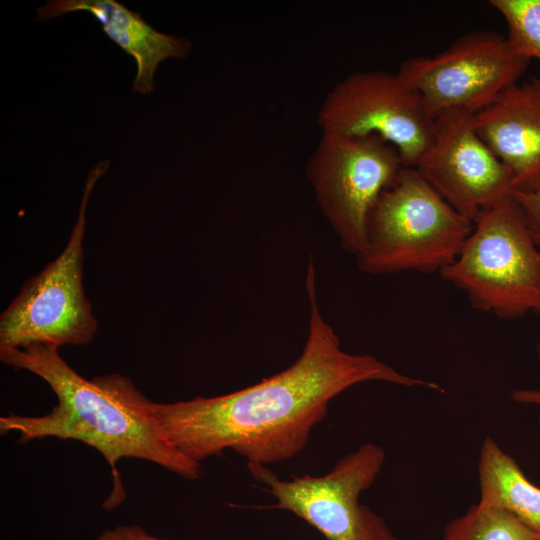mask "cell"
Wrapping results in <instances>:
<instances>
[{
  "label": "cell",
  "instance_id": "10",
  "mask_svg": "<svg viewBox=\"0 0 540 540\" xmlns=\"http://www.w3.org/2000/svg\"><path fill=\"white\" fill-rule=\"evenodd\" d=\"M472 113L452 110L434 119L432 141L415 168L456 211L473 223L511 195V171L478 135Z\"/></svg>",
  "mask_w": 540,
  "mask_h": 540
},
{
  "label": "cell",
  "instance_id": "19",
  "mask_svg": "<svg viewBox=\"0 0 540 540\" xmlns=\"http://www.w3.org/2000/svg\"><path fill=\"white\" fill-rule=\"evenodd\" d=\"M532 540H540V532L534 533Z\"/></svg>",
  "mask_w": 540,
  "mask_h": 540
},
{
  "label": "cell",
  "instance_id": "4",
  "mask_svg": "<svg viewBox=\"0 0 540 540\" xmlns=\"http://www.w3.org/2000/svg\"><path fill=\"white\" fill-rule=\"evenodd\" d=\"M440 273L476 310L501 319L540 313V247L511 195L478 217L455 261Z\"/></svg>",
  "mask_w": 540,
  "mask_h": 540
},
{
  "label": "cell",
  "instance_id": "8",
  "mask_svg": "<svg viewBox=\"0 0 540 540\" xmlns=\"http://www.w3.org/2000/svg\"><path fill=\"white\" fill-rule=\"evenodd\" d=\"M530 61L507 36L483 30L462 35L435 56L407 59L397 73L435 119L452 110L477 113L517 83Z\"/></svg>",
  "mask_w": 540,
  "mask_h": 540
},
{
  "label": "cell",
  "instance_id": "3",
  "mask_svg": "<svg viewBox=\"0 0 540 540\" xmlns=\"http://www.w3.org/2000/svg\"><path fill=\"white\" fill-rule=\"evenodd\" d=\"M473 227L415 167L403 166L371 211L357 263L371 275L441 272L455 261Z\"/></svg>",
  "mask_w": 540,
  "mask_h": 540
},
{
  "label": "cell",
  "instance_id": "7",
  "mask_svg": "<svg viewBox=\"0 0 540 540\" xmlns=\"http://www.w3.org/2000/svg\"><path fill=\"white\" fill-rule=\"evenodd\" d=\"M384 449L366 443L322 476L283 480L264 464L247 463L252 477L276 499L272 508L294 513L326 540H398L385 521L359 502L385 462Z\"/></svg>",
  "mask_w": 540,
  "mask_h": 540
},
{
  "label": "cell",
  "instance_id": "2",
  "mask_svg": "<svg viewBox=\"0 0 540 540\" xmlns=\"http://www.w3.org/2000/svg\"><path fill=\"white\" fill-rule=\"evenodd\" d=\"M1 361L45 381L57 397L40 416L10 413L0 418V433H17L22 443L44 438L76 440L96 449L109 464L112 490L103 502L110 511L126 499L118 471L122 458L150 461L187 480L201 475L200 463L166 438L149 400L126 376L112 373L88 380L73 370L58 348L31 345L0 350Z\"/></svg>",
  "mask_w": 540,
  "mask_h": 540
},
{
  "label": "cell",
  "instance_id": "12",
  "mask_svg": "<svg viewBox=\"0 0 540 540\" xmlns=\"http://www.w3.org/2000/svg\"><path fill=\"white\" fill-rule=\"evenodd\" d=\"M76 11L89 12L102 25L104 33L135 59L134 92L151 93L159 63L168 58H185L190 53L189 40L159 32L139 13L115 0L48 1L37 9V20L47 21Z\"/></svg>",
  "mask_w": 540,
  "mask_h": 540
},
{
  "label": "cell",
  "instance_id": "6",
  "mask_svg": "<svg viewBox=\"0 0 540 540\" xmlns=\"http://www.w3.org/2000/svg\"><path fill=\"white\" fill-rule=\"evenodd\" d=\"M396 149L378 136L322 132L306 164L316 201L341 246L365 247L371 211L403 167Z\"/></svg>",
  "mask_w": 540,
  "mask_h": 540
},
{
  "label": "cell",
  "instance_id": "14",
  "mask_svg": "<svg viewBox=\"0 0 540 540\" xmlns=\"http://www.w3.org/2000/svg\"><path fill=\"white\" fill-rule=\"evenodd\" d=\"M533 535L512 514L477 503L449 522L441 540H532Z\"/></svg>",
  "mask_w": 540,
  "mask_h": 540
},
{
  "label": "cell",
  "instance_id": "1",
  "mask_svg": "<svg viewBox=\"0 0 540 540\" xmlns=\"http://www.w3.org/2000/svg\"><path fill=\"white\" fill-rule=\"evenodd\" d=\"M305 289L310 315L303 350L288 368L249 387L214 397L155 403L154 414L168 441L200 463L231 449L247 463L270 464L298 455L329 403L348 388L369 381L440 390L435 383L398 372L368 354H351L323 318L313 260Z\"/></svg>",
  "mask_w": 540,
  "mask_h": 540
},
{
  "label": "cell",
  "instance_id": "18",
  "mask_svg": "<svg viewBox=\"0 0 540 540\" xmlns=\"http://www.w3.org/2000/svg\"><path fill=\"white\" fill-rule=\"evenodd\" d=\"M537 353L540 357V342L537 345ZM511 398L517 403L540 406V389H513Z\"/></svg>",
  "mask_w": 540,
  "mask_h": 540
},
{
  "label": "cell",
  "instance_id": "9",
  "mask_svg": "<svg viewBox=\"0 0 540 540\" xmlns=\"http://www.w3.org/2000/svg\"><path fill=\"white\" fill-rule=\"evenodd\" d=\"M317 120L322 132L380 137L410 167L425 153L434 132V119L418 92L398 73L387 71L346 76L325 96Z\"/></svg>",
  "mask_w": 540,
  "mask_h": 540
},
{
  "label": "cell",
  "instance_id": "17",
  "mask_svg": "<svg viewBox=\"0 0 540 540\" xmlns=\"http://www.w3.org/2000/svg\"><path fill=\"white\" fill-rule=\"evenodd\" d=\"M94 540H168L147 533L138 525H120L104 530Z\"/></svg>",
  "mask_w": 540,
  "mask_h": 540
},
{
  "label": "cell",
  "instance_id": "5",
  "mask_svg": "<svg viewBox=\"0 0 540 540\" xmlns=\"http://www.w3.org/2000/svg\"><path fill=\"white\" fill-rule=\"evenodd\" d=\"M98 162L88 173L77 221L59 256L27 280L0 317V350L89 344L97 321L83 287L86 209L97 180L109 167Z\"/></svg>",
  "mask_w": 540,
  "mask_h": 540
},
{
  "label": "cell",
  "instance_id": "16",
  "mask_svg": "<svg viewBox=\"0 0 540 540\" xmlns=\"http://www.w3.org/2000/svg\"><path fill=\"white\" fill-rule=\"evenodd\" d=\"M511 197L522 210L534 240L540 247V185L530 191L513 190Z\"/></svg>",
  "mask_w": 540,
  "mask_h": 540
},
{
  "label": "cell",
  "instance_id": "11",
  "mask_svg": "<svg viewBox=\"0 0 540 540\" xmlns=\"http://www.w3.org/2000/svg\"><path fill=\"white\" fill-rule=\"evenodd\" d=\"M475 129L511 171L514 189L540 185V79L515 83L473 115Z\"/></svg>",
  "mask_w": 540,
  "mask_h": 540
},
{
  "label": "cell",
  "instance_id": "13",
  "mask_svg": "<svg viewBox=\"0 0 540 540\" xmlns=\"http://www.w3.org/2000/svg\"><path fill=\"white\" fill-rule=\"evenodd\" d=\"M478 503L502 509L534 533L540 532V488L532 484L515 460L487 437L478 463Z\"/></svg>",
  "mask_w": 540,
  "mask_h": 540
},
{
  "label": "cell",
  "instance_id": "15",
  "mask_svg": "<svg viewBox=\"0 0 540 540\" xmlns=\"http://www.w3.org/2000/svg\"><path fill=\"white\" fill-rule=\"evenodd\" d=\"M507 24V37L530 60H540V0H491Z\"/></svg>",
  "mask_w": 540,
  "mask_h": 540
}]
</instances>
